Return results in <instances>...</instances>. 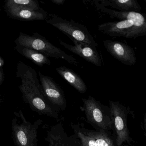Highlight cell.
<instances>
[{
  "instance_id": "23",
  "label": "cell",
  "mask_w": 146,
  "mask_h": 146,
  "mask_svg": "<svg viewBox=\"0 0 146 146\" xmlns=\"http://www.w3.org/2000/svg\"><path fill=\"white\" fill-rule=\"evenodd\" d=\"M4 101H5V98L4 96L1 94H0V106L2 105Z\"/></svg>"
},
{
  "instance_id": "16",
  "label": "cell",
  "mask_w": 146,
  "mask_h": 146,
  "mask_svg": "<svg viewBox=\"0 0 146 146\" xmlns=\"http://www.w3.org/2000/svg\"><path fill=\"white\" fill-rule=\"evenodd\" d=\"M14 48L19 53L38 66L42 67L45 64H51V61L48 57L35 50L18 45H16Z\"/></svg>"
},
{
  "instance_id": "1",
  "label": "cell",
  "mask_w": 146,
  "mask_h": 146,
  "mask_svg": "<svg viewBox=\"0 0 146 146\" xmlns=\"http://www.w3.org/2000/svg\"><path fill=\"white\" fill-rule=\"evenodd\" d=\"M16 73L17 77L21 80L19 88L23 95L24 102L39 114L58 119V112L45 96L35 70L20 61L17 65Z\"/></svg>"
},
{
  "instance_id": "15",
  "label": "cell",
  "mask_w": 146,
  "mask_h": 146,
  "mask_svg": "<svg viewBox=\"0 0 146 146\" xmlns=\"http://www.w3.org/2000/svg\"><path fill=\"white\" fill-rule=\"evenodd\" d=\"M60 76L70 84L79 93L84 94L87 90V87L80 76L72 70L65 66H60L56 68Z\"/></svg>"
},
{
  "instance_id": "9",
  "label": "cell",
  "mask_w": 146,
  "mask_h": 146,
  "mask_svg": "<svg viewBox=\"0 0 146 146\" xmlns=\"http://www.w3.org/2000/svg\"><path fill=\"white\" fill-rule=\"evenodd\" d=\"M100 7L102 11L107 13L111 18L120 20H130L134 23V25L126 38L136 39L146 35V21L143 15L140 13L118 11L104 7Z\"/></svg>"
},
{
  "instance_id": "22",
  "label": "cell",
  "mask_w": 146,
  "mask_h": 146,
  "mask_svg": "<svg viewBox=\"0 0 146 146\" xmlns=\"http://www.w3.org/2000/svg\"><path fill=\"white\" fill-rule=\"evenodd\" d=\"M5 65V61L4 59L0 56V68H3Z\"/></svg>"
},
{
  "instance_id": "12",
  "label": "cell",
  "mask_w": 146,
  "mask_h": 146,
  "mask_svg": "<svg viewBox=\"0 0 146 146\" xmlns=\"http://www.w3.org/2000/svg\"><path fill=\"white\" fill-rule=\"evenodd\" d=\"M4 9L8 17L16 20L22 21H43L48 16L44 10L34 11L19 7L5 1Z\"/></svg>"
},
{
  "instance_id": "8",
  "label": "cell",
  "mask_w": 146,
  "mask_h": 146,
  "mask_svg": "<svg viewBox=\"0 0 146 146\" xmlns=\"http://www.w3.org/2000/svg\"><path fill=\"white\" fill-rule=\"evenodd\" d=\"M41 85L45 96L51 105L58 112L67 106L64 94L58 84L51 77L38 72Z\"/></svg>"
},
{
  "instance_id": "3",
  "label": "cell",
  "mask_w": 146,
  "mask_h": 146,
  "mask_svg": "<svg viewBox=\"0 0 146 146\" xmlns=\"http://www.w3.org/2000/svg\"><path fill=\"white\" fill-rule=\"evenodd\" d=\"M11 122L12 137L15 146H38L37 130L42 123L39 119L33 123L28 121L22 110L14 112Z\"/></svg>"
},
{
  "instance_id": "13",
  "label": "cell",
  "mask_w": 146,
  "mask_h": 146,
  "mask_svg": "<svg viewBox=\"0 0 146 146\" xmlns=\"http://www.w3.org/2000/svg\"><path fill=\"white\" fill-rule=\"evenodd\" d=\"M68 37L72 41L74 45H70L60 40V43L65 48L96 66H101L102 59L97 50L85 43L76 40L70 36Z\"/></svg>"
},
{
  "instance_id": "10",
  "label": "cell",
  "mask_w": 146,
  "mask_h": 146,
  "mask_svg": "<svg viewBox=\"0 0 146 146\" xmlns=\"http://www.w3.org/2000/svg\"><path fill=\"white\" fill-rule=\"evenodd\" d=\"M103 43L107 52L122 64L131 66L136 63L137 58L134 49L129 45L111 40H105Z\"/></svg>"
},
{
  "instance_id": "4",
  "label": "cell",
  "mask_w": 146,
  "mask_h": 146,
  "mask_svg": "<svg viewBox=\"0 0 146 146\" xmlns=\"http://www.w3.org/2000/svg\"><path fill=\"white\" fill-rule=\"evenodd\" d=\"M83 105L80 108L84 112L88 123L96 129L109 132L113 123L109 107L102 104L91 96L82 98Z\"/></svg>"
},
{
  "instance_id": "17",
  "label": "cell",
  "mask_w": 146,
  "mask_h": 146,
  "mask_svg": "<svg viewBox=\"0 0 146 146\" xmlns=\"http://www.w3.org/2000/svg\"><path fill=\"white\" fill-rule=\"evenodd\" d=\"M107 1L109 6L118 11L139 13L141 9L137 0H110Z\"/></svg>"
},
{
  "instance_id": "7",
  "label": "cell",
  "mask_w": 146,
  "mask_h": 146,
  "mask_svg": "<svg viewBox=\"0 0 146 146\" xmlns=\"http://www.w3.org/2000/svg\"><path fill=\"white\" fill-rule=\"evenodd\" d=\"M71 126L80 141L81 146H117L108 132L85 128L83 123H72Z\"/></svg>"
},
{
  "instance_id": "5",
  "label": "cell",
  "mask_w": 146,
  "mask_h": 146,
  "mask_svg": "<svg viewBox=\"0 0 146 146\" xmlns=\"http://www.w3.org/2000/svg\"><path fill=\"white\" fill-rule=\"evenodd\" d=\"M47 23L78 41L85 43L96 50L98 46L95 40L86 27L71 19L66 20L54 14H48L46 19Z\"/></svg>"
},
{
  "instance_id": "11",
  "label": "cell",
  "mask_w": 146,
  "mask_h": 146,
  "mask_svg": "<svg viewBox=\"0 0 146 146\" xmlns=\"http://www.w3.org/2000/svg\"><path fill=\"white\" fill-rule=\"evenodd\" d=\"M46 133L45 140L48 142V146H81L80 141L75 134L68 135L61 121L48 128Z\"/></svg>"
},
{
  "instance_id": "18",
  "label": "cell",
  "mask_w": 146,
  "mask_h": 146,
  "mask_svg": "<svg viewBox=\"0 0 146 146\" xmlns=\"http://www.w3.org/2000/svg\"><path fill=\"white\" fill-rule=\"evenodd\" d=\"M9 3L19 7L34 11L43 10L36 0H7Z\"/></svg>"
},
{
  "instance_id": "20",
  "label": "cell",
  "mask_w": 146,
  "mask_h": 146,
  "mask_svg": "<svg viewBox=\"0 0 146 146\" xmlns=\"http://www.w3.org/2000/svg\"><path fill=\"white\" fill-rule=\"evenodd\" d=\"M51 1L54 4L60 5H63L64 4L66 0H51Z\"/></svg>"
},
{
  "instance_id": "6",
  "label": "cell",
  "mask_w": 146,
  "mask_h": 146,
  "mask_svg": "<svg viewBox=\"0 0 146 146\" xmlns=\"http://www.w3.org/2000/svg\"><path fill=\"white\" fill-rule=\"evenodd\" d=\"M109 108L116 134L117 146H122L124 143L130 145L133 141L127 126L129 110L120 102L113 101L109 102Z\"/></svg>"
},
{
  "instance_id": "2",
  "label": "cell",
  "mask_w": 146,
  "mask_h": 146,
  "mask_svg": "<svg viewBox=\"0 0 146 146\" xmlns=\"http://www.w3.org/2000/svg\"><path fill=\"white\" fill-rule=\"evenodd\" d=\"M14 42L16 45L35 50L46 57L61 59L76 66L79 64V62L75 58L55 46L38 33H35L30 36L20 32L19 36Z\"/></svg>"
},
{
  "instance_id": "19",
  "label": "cell",
  "mask_w": 146,
  "mask_h": 146,
  "mask_svg": "<svg viewBox=\"0 0 146 146\" xmlns=\"http://www.w3.org/2000/svg\"><path fill=\"white\" fill-rule=\"evenodd\" d=\"M5 80V74L3 68H0V86L3 84Z\"/></svg>"
},
{
  "instance_id": "14",
  "label": "cell",
  "mask_w": 146,
  "mask_h": 146,
  "mask_svg": "<svg viewBox=\"0 0 146 146\" xmlns=\"http://www.w3.org/2000/svg\"><path fill=\"white\" fill-rule=\"evenodd\" d=\"M134 25V23L131 20H123L101 24L98 25V29L111 36L126 38Z\"/></svg>"
},
{
  "instance_id": "21",
  "label": "cell",
  "mask_w": 146,
  "mask_h": 146,
  "mask_svg": "<svg viewBox=\"0 0 146 146\" xmlns=\"http://www.w3.org/2000/svg\"><path fill=\"white\" fill-rule=\"evenodd\" d=\"M146 113H145L144 115V117H143V124H141V126L143 125V126L142 127V129H143L144 130V133L145 135H146Z\"/></svg>"
}]
</instances>
